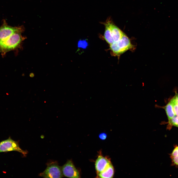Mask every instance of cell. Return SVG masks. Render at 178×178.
<instances>
[{
  "instance_id": "1",
  "label": "cell",
  "mask_w": 178,
  "mask_h": 178,
  "mask_svg": "<svg viewBox=\"0 0 178 178\" xmlns=\"http://www.w3.org/2000/svg\"><path fill=\"white\" fill-rule=\"evenodd\" d=\"M22 32L18 31L0 37V53L2 56L20 46L25 39L22 36Z\"/></svg>"
},
{
  "instance_id": "2",
  "label": "cell",
  "mask_w": 178,
  "mask_h": 178,
  "mask_svg": "<svg viewBox=\"0 0 178 178\" xmlns=\"http://www.w3.org/2000/svg\"><path fill=\"white\" fill-rule=\"evenodd\" d=\"M11 151L18 152L25 156L27 151L22 149L20 147L18 141L13 140L10 137L7 139L0 142V153Z\"/></svg>"
},
{
  "instance_id": "3",
  "label": "cell",
  "mask_w": 178,
  "mask_h": 178,
  "mask_svg": "<svg viewBox=\"0 0 178 178\" xmlns=\"http://www.w3.org/2000/svg\"><path fill=\"white\" fill-rule=\"evenodd\" d=\"M44 178H61L63 177L61 169L56 162L48 164L45 170L40 174Z\"/></svg>"
},
{
  "instance_id": "4",
  "label": "cell",
  "mask_w": 178,
  "mask_h": 178,
  "mask_svg": "<svg viewBox=\"0 0 178 178\" xmlns=\"http://www.w3.org/2000/svg\"><path fill=\"white\" fill-rule=\"evenodd\" d=\"M63 175L65 177L73 178L80 177L79 172L71 160H69L62 167Z\"/></svg>"
},
{
  "instance_id": "5",
  "label": "cell",
  "mask_w": 178,
  "mask_h": 178,
  "mask_svg": "<svg viewBox=\"0 0 178 178\" xmlns=\"http://www.w3.org/2000/svg\"><path fill=\"white\" fill-rule=\"evenodd\" d=\"M110 160L101 155L98 156L95 163V167L97 174L101 172L111 163Z\"/></svg>"
},
{
  "instance_id": "6",
  "label": "cell",
  "mask_w": 178,
  "mask_h": 178,
  "mask_svg": "<svg viewBox=\"0 0 178 178\" xmlns=\"http://www.w3.org/2000/svg\"><path fill=\"white\" fill-rule=\"evenodd\" d=\"M116 43L121 54L133 48L130 39L124 33L121 39Z\"/></svg>"
},
{
  "instance_id": "7",
  "label": "cell",
  "mask_w": 178,
  "mask_h": 178,
  "mask_svg": "<svg viewBox=\"0 0 178 178\" xmlns=\"http://www.w3.org/2000/svg\"><path fill=\"white\" fill-rule=\"evenodd\" d=\"M107 20L111 30L114 42H117L121 39L123 33L114 24L110 18H108Z\"/></svg>"
},
{
  "instance_id": "8",
  "label": "cell",
  "mask_w": 178,
  "mask_h": 178,
  "mask_svg": "<svg viewBox=\"0 0 178 178\" xmlns=\"http://www.w3.org/2000/svg\"><path fill=\"white\" fill-rule=\"evenodd\" d=\"M105 27L104 38L107 42L110 45L114 42L111 29L107 20L105 22L103 23Z\"/></svg>"
},
{
  "instance_id": "9",
  "label": "cell",
  "mask_w": 178,
  "mask_h": 178,
  "mask_svg": "<svg viewBox=\"0 0 178 178\" xmlns=\"http://www.w3.org/2000/svg\"><path fill=\"white\" fill-rule=\"evenodd\" d=\"M114 173V168L111 163L104 171L98 175L99 178H110L113 177Z\"/></svg>"
},
{
  "instance_id": "10",
  "label": "cell",
  "mask_w": 178,
  "mask_h": 178,
  "mask_svg": "<svg viewBox=\"0 0 178 178\" xmlns=\"http://www.w3.org/2000/svg\"><path fill=\"white\" fill-rule=\"evenodd\" d=\"M156 106V107L161 108L164 109L168 120L171 119L176 115L174 111L172 104L170 101L164 106L160 107L157 105Z\"/></svg>"
},
{
  "instance_id": "11",
  "label": "cell",
  "mask_w": 178,
  "mask_h": 178,
  "mask_svg": "<svg viewBox=\"0 0 178 178\" xmlns=\"http://www.w3.org/2000/svg\"><path fill=\"white\" fill-rule=\"evenodd\" d=\"M170 156L172 164L178 166V146L176 145L175 146Z\"/></svg>"
},
{
  "instance_id": "12",
  "label": "cell",
  "mask_w": 178,
  "mask_h": 178,
  "mask_svg": "<svg viewBox=\"0 0 178 178\" xmlns=\"http://www.w3.org/2000/svg\"><path fill=\"white\" fill-rule=\"evenodd\" d=\"M167 129L170 130L173 126L178 128V116L175 115L171 119L168 120Z\"/></svg>"
},
{
  "instance_id": "13",
  "label": "cell",
  "mask_w": 178,
  "mask_h": 178,
  "mask_svg": "<svg viewBox=\"0 0 178 178\" xmlns=\"http://www.w3.org/2000/svg\"><path fill=\"white\" fill-rule=\"evenodd\" d=\"M110 48L113 53L115 55L119 56L121 54L116 42H114L110 44Z\"/></svg>"
},
{
  "instance_id": "14",
  "label": "cell",
  "mask_w": 178,
  "mask_h": 178,
  "mask_svg": "<svg viewBox=\"0 0 178 178\" xmlns=\"http://www.w3.org/2000/svg\"><path fill=\"white\" fill-rule=\"evenodd\" d=\"M170 101L172 104L175 115L178 116V105L176 103L173 98Z\"/></svg>"
},
{
  "instance_id": "15",
  "label": "cell",
  "mask_w": 178,
  "mask_h": 178,
  "mask_svg": "<svg viewBox=\"0 0 178 178\" xmlns=\"http://www.w3.org/2000/svg\"><path fill=\"white\" fill-rule=\"evenodd\" d=\"M87 43L85 41H81L79 42L78 46L82 48H85L87 46Z\"/></svg>"
},
{
  "instance_id": "16",
  "label": "cell",
  "mask_w": 178,
  "mask_h": 178,
  "mask_svg": "<svg viewBox=\"0 0 178 178\" xmlns=\"http://www.w3.org/2000/svg\"><path fill=\"white\" fill-rule=\"evenodd\" d=\"M99 137L102 140H104L107 138V135L105 133H102L99 134Z\"/></svg>"
},
{
  "instance_id": "17",
  "label": "cell",
  "mask_w": 178,
  "mask_h": 178,
  "mask_svg": "<svg viewBox=\"0 0 178 178\" xmlns=\"http://www.w3.org/2000/svg\"><path fill=\"white\" fill-rule=\"evenodd\" d=\"M172 98L176 103L178 105V93H176L175 95Z\"/></svg>"
}]
</instances>
